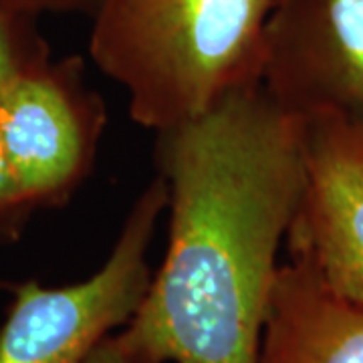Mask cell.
Segmentation results:
<instances>
[{"instance_id": "obj_1", "label": "cell", "mask_w": 363, "mask_h": 363, "mask_svg": "<svg viewBox=\"0 0 363 363\" xmlns=\"http://www.w3.org/2000/svg\"><path fill=\"white\" fill-rule=\"evenodd\" d=\"M156 138L168 247L113 337L160 363H257L305 186V121L259 83Z\"/></svg>"}, {"instance_id": "obj_2", "label": "cell", "mask_w": 363, "mask_h": 363, "mask_svg": "<svg viewBox=\"0 0 363 363\" xmlns=\"http://www.w3.org/2000/svg\"><path fill=\"white\" fill-rule=\"evenodd\" d=\"M279 0H97L89 57L128 93L131 119L164 131L259 85Z\"/></svg>"}, {"instance_id": "obj_3", "label": "cell", "mask_w": 363, "mask_h": 363, "mask_svg": "<svg viewBox=\"0 0 363 363\" xmlns=\"http://www.w3.org/2000/svg\"><path fill=\"white\" fill-rule=\"evenodd\" d=\"M166 204V186L156 176L131 204L109 257L85 281L9 285L0 363H87L104 339L125 327L152 281L147 255Z\"/></svg>"}, {"instance_id": "obj_4", "label": "cell", "mask_w": 363, "mask_h": 363, "mask_svg": "<svg viewBox=\"0 0 363 363\" xmlns=\"http://www.w3.org/2000/svg\"><path fill=\"white\" fill-rule=\"evenodd\" d=\"M107 107L79 55L49 59L0 95V142L30 212L67 204L89 178Z\"/></svg>"}, {"instance_id": "obj_5", "label": "cell", "mask_w": 363, "mask_h": 363, "mask_svg": "<svg viewBox=\"0 0 363 363\" xmlns=\"http://www.w3.org/2000/svg\"><path fill=\"white\" fill-rule=\"evenodd\" d=\"M260 83L301 119L363 131V0H279Z\"/></svg>"}, {"instance_id": "obj_6", "label": "cell", "mask_w": 363, "mask_h": 363, "mask_svg": "<svg viewBox=\"0 0 363 363\" xmlns=\"http://www.w3.org/2000/svg\"><path fill=\"white\" fill-rule=\"evenodd\" d=\"M305 121V186L286 234L289 257L363 301V131L333 117Z\"/></svg>"}, {"instance_id": "obj_7", "label": "cell", "mask_w": 363, "mask_h": 363, "mask_svg": "<svg viewBox=\"0 0 363 363\" xmlns=\"http://www.w3.org/2000/svg\"><path fill=\"white\" fill-rule=\"evenodd\" d=\"M257 363H363V301L289 257L274 277Z\"/></svg>"}, {"instance_id": "obj_8", "label": "cell", "mask_w": 363, "mask_h": 363, "mask_svg": "<svg viewBox=\"0 0 363 363\" xmlns=\"http://www.w3.org/2000/svg\"><path fill=\"white\" fill-rule=\"evenodd\" d=\"M37 21V14L0 0V95L26 71L52 57Z\"/></svg>"}, {"instance_id": "obj_9", "label": "cell", "mask_w": 363, "mask_h": 363, "mask_svg": "<svg viewBox=\"0 0 363 363\" xmlns=\"http://www.w3.org/2000/svg\"><path fill=\"white\" fill-rule=\"evenodd\" d=\"M30 208L23 202L14 186L11 169L6 164V156L0 142V247L14 242L23 230L26 220L30 218Z\"/></svg>"}, {"instance_id": "obj_10", "label": "cell", "mask_w": 363, "mask_h": 363, "mask_svg": "<svg viewBox=\"0 0 363 363\" xmlns=\"http://www.w3.org/2000/svg\"><path fill=\"white\" fill-rule=\"evenodd\" d=\"M16 6L25 9L28 13L37 14H69L85 13L91 14L97 0H9Z\"/></svg>"}, {"instance_id": "obj_11", "label": "cell", "mask_w": 363, "mask_h": 363, "mask_svg": "<svg viewBox=\"0 0 363 363\" xmlns=\"http://www.w3.org/2000/svg\"><path fill=\"white\" fill-rule=\"evenodd\" d=\"M87 363H160L152 362L143 355H138L133 351L125 350L123 345H119L113 337V333L107 339H104L97 350L91 353V357L87 359Z\"/></svg>"}]
</instances>
